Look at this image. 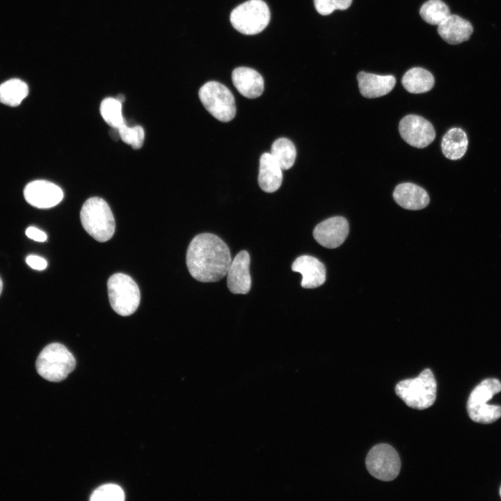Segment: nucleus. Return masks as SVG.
I'll return each mask as SVG.
<instances>
[{
  "instance_id": "nucleus-1",
  "label": "nucleus",
  "mask_w": 501,
  "mask_h": 501,
  "mask_svg": "<svg viewBox=\"0 0 501 501\" xmlns=\"http://www.w3.org/2000/svg\"><path fill=\"white\" fill-rule=\"evenodd\" d=\"M188 270L196 280L214 283L228 273L232 262L228 245L212 233H201L190 242L186 257Z\"/></svg>"
},
{
  "instance_id": "nucleus-2",
  "label": "nucleus",
  "mask_w": 501,
  "mask_h": 501,
  "mask_svg": "<svg viewBox=\"0 0 501 501\" xmlns=\"http://www.w3.org/2000/svg\"><path fill=\"white\" fill-rule=\"evenodd\" d=\"M80 219L84 230L97 241H108L115 232L113 215L108 203L101 198L92 197L84 203Z\"/></svg>"
},
{
  "instance_id": "nucleus-3",
  "label": "nucleus",
  "mask_w": 501,
  "mask_h": 501,
  "mask_svg": "<svg viewBox=\"0 0 501 501\" xmlns=\"http://www.w3.org/2000/svg\"><path fill=\"white\" fill-rule=\"evenodd\" d=\"M436 388L433 372L429 369H425L418 376L399 382L395 392L408 406L423 410L435 402Z\"/></svg>"
},
{
  "instance_id": "nucleus-4",
  "label": "nucleus",
  "mask_w": 501,
  "mask_h": 501,
  "mask_svg": "<svg viewBox=\"0 0 501 501\" xmlns=\"http://www.w3.org/2000/svg\"><path fill=\"white\" fill-rule=\"evenodd\" d=\"M76 366V360L62 344L51 343L40 353L35 363L38 373L51 382L64 380Z\"/></svg>"
},
{
  "instance_id": "nucleus-5",
  "label": "nucleus",
  "mask_w": 501,
  "mask_h": 501,
  "mask_svg": "<svg viewBox=\"0 0 501 501\" xmlns=\"http://www.w3.org/2000/svg\"><path fill=\"white\" fill-rule=\"evenodd\" d=\"M107 289L112 309L121 316H129L138 308L141 295L136 282L128 275L117 273L107 282Z\"/></svg>"
},
{
  "instance_id": "nucleus-6",
  "label": "nucleus",
  "mask_w": 501,
  "mask_h": 501,
  "mask_svg": "<svg viewBox=\"0 0 501 501\" xmlns=\"http://www.w3.org/2000/svg\"><path fill=\"white\" fill-rule=\"evenodd\" d=\"M270 18L269 8L264 1L248 0L232 10L230 20L241 33L255 35L267 26Z\"/></svg>"
},
{
  "instance_id": "nucleus-7",
  "label": "nucleus",
  "mask_w": 501,
  "mask_h": 501,
  "mask_svg": "<svg viewBox=\"0 0 501 501\" xmlns=\"http://www.w3.org/2000/svg\"><path fill=\"white\" fill-rule=\"evenodd\" d=\"M199 98L206 110L221 122L232 120L236 114L234 97L222 84L211 81L199 90Z\"/></svg>"
},
{
  "instance_id": "nucleus-8",
  "label": "nucleus",
  "mask_w": 501,
  "mask_h": 501,
  "mask_svg": "<svg viewBox=\"0 0 501 501\" xmlns=\"http://www.w3.org/2000/svg\"><path fill=\"white\" fill-rule=\"evenodd\" d=\"M365 463L373 477L385 482L395 479L401 468L398 453L391 445L385 443L378 444L369 450Z\"/></svg>"
},
{
  "instance_id": "nucleus-9",
  "label": "nucleus",
  "mask_w": 501,
  "mask_h": 501,
  "mask_svg": "<svg viewBox=\"0 0 501 501\" xmlns=\"http://www.w3.org/2000/svg\"><path fill=\"white\" fill-rule=\"evenodd\" d=\"M399 131L407 143L418 148L427 147L436 137L431 123L417 115L411 114L404 117L399 122Z\"/></svg>"
},
{
  "instance_id": "nucleus-10",
  "label": "nucleus",
  "mask_w": 501,
  "mask_h": 501,
  "mask_svg": "<svg viewBox=\"0 0 501 501\" xmlns=\"http://www.w3.org/2000/svg\"><path fill=\"white\" fill-rule=\"evenodd\" d=\"M24 196L31 205L40 209H47L56 206L62 200L63 192L52 182L35 180L26 186Z\"/></svg>"
},
{
  "instance_id": "nucleus-11",
  "label": "nucleus",
  "mask_w": 501,
  "mask_h": 501,
  "mask_svg": "<svg viewBox=\"0 0 501 501\" xmlns=\"http://www.w3.org/2000/svg\"><path fill=\"white\" fill-rule=\"evenodd\" d=\"M349 231L347 219L342 216H334L319 223L313 230V237L321 246L335 248L345 241Z\"/></svg>"
},
{
  "instance_id": "nucleus-12",
  "label": "nucleus",
  "mask_w": 501,
  "mask_h": 501,
  "mask_svg": "<svg viewBox=\"0 0 501 501\" xmlns=\"http://www.w3.org/2000/svg\"><path fill=\"white\" fill-rule=\"evenodd\" d=\"M250 255L246 250H241L232 260L227 273V285L232 293L246 294L250 291Z\"/></svg>"
},
{
  "instance_id": "nucleus-13",
  "label": "nucleus",
  "mask_w": 501,
  "mask_h": 501,
  "mask_svg": "<svg viewBox=\"0 0 501 501\" xmlns=\"http://www.w3.org/2000/svg\"><path fill=\"white\" fill-rule=\"evenodd\" d=\"M292 270L302 275L301 285L313 289L322 285L326 280V268L317 258L308 255L298 257L292 263Z\"/></svg>"
},
{
  "instance_id": "nucleus-14",
  "label": "nucleus",
  "mask_w": 501,
  "mask_h": 501,
  "mask_svg": "<svg viewBox=\"0 0 501 501\" xmlns=\"http://www.w3.org/2000/svg\"><path fill=\"white\" fill-rule=\"evenodd\" d=\"M233 85L238 92L247 98H256L264 91V79L255 70L247 67L235 68L232 74Z\"/></svg>"
},
{
  "instance_id": "nucleus-15",
  "label": "nucleus",
  "mask_w": 501,
  "mask_h": 501,
  "mask_svg": "<svg viewBox=\"0 0 501 501\" xmlns=\"http://www.w3.org/2000/svg\"><path fill=\"white\" fill-rule=\"evenodd\" d=\"M360 94L367 98H376L390 93L396 80L392 75H378L360 72L357 75Z\"/></svg>"
},
{
  "instance_id": "nucleus-16",
  "label": "nucleus",
  "mask_w": 501,
  "mask_h": 501,
  "mask_svg": "<svg viewBox=\"0 0 501 501\" xmlns=\"http://www.w3.org/2000/svg\"><path fill=\"white\" fill-rule=\"evenodd\" d=\"M473 32L470 22L456 15H450L438 25L439 35L447 43L458 45L468 40Z\"/></svg>"
},
{
  "instance_id": "nucleus-17",
  "label": "nucleus",
  "mask_w": 501,
  "mask_h": 501,
  "mask_svg": "<svg viewBox=\"0 0 501 501\" xmlns=\"http://www.w3.org/2000/svg\"><path fill=\"white\" fill-rule=\"evenodd\" d=\"M393 198L401 207L411 210L422 209L429 202L427 192L420 186L410 182L398 184L393 191Z\"/></svg>"
},
{
  "instance_id": "nucleus-18",
  "label": "nucleus",
  "mask_w": 501,
  "mask_h": 501,
  "mask_svg": "<svg viewBox=\"0 0 501 501\" xmlns=\"http://www.w3.org/2000/svg\"><path fill=\"white\" fill-rule=\"evenodd\" d=\"M283 181V173L280 166L271 153L265 152L260 159L258 184L261 189L267 193L277 191Z\"/></svg>"
},
{
  "instance_id": "nucleus-19",
  "label": "nucleus",
  "mask_w": 501,
  "mask_h": 501,
  "mask_svg": "<svg viewBox=\"0 0 501 501\" xmlns=\"http://www.w3.org/2000/svg\"><path fill=\"white\" fill-rule=\"evenodd\" d=\"M468 138L465 132L460 128H452L444 135L441 148L443 154L448 159L456 160L461 158L466 152Z\"/></svg>"
},
{
  "instance_id": "nucleus-20",
  "label": "nucleus",
  "mask_w": 501,
  "mask_h": 501,
  "mask_svg": "<svg viewBox=\"0 0 501 501\" xmlns=\"http://www.w3.org/2000/svg\"><path fill=\"white\" fill-rule=\"evenodd\" d=\"M401 83L409 93H423L433 88L434 77L431 72L422 67H413L404 74Z\"/></svg>"
},
{
  "instance_id": "nucleus-21",
  "label": "nucleus",
  "mask_w": 501,
  "mask_h": 501,
  "mask_svg": "<svg viewBox=\"0 0 501 501\" xmlns=\"http://www.w3.org/2000/svg\"><path fill=\"white\" fill-rule=\"evenodd\" d=\"M27 84L19 79H9L0 85V102L17 106L28 95Z\"/></svg>"
},
{
  "instance_id": "nucleus-22",
  "label": "nucleus",
  "mask_w": 501,
  "mask_h": 501,
  "mask_svg": "<svg viewBox=\"0 0 501 501\" xmlns=\"http://www.w3.org/2000/svg\"><path fill=\"white\" fill-rule=\"evenodd\" d=\"M271 154L282 170H287L294 164L296 151L289 139L280 138L273 143Z\"/></svg>"
},
{
  "instance_id": "nucleus-23",
  "label": "nucleus",
  "mask_w": 501,
  "mask_h": 501,
  "mask_svg": "<svg viewBox=\"0 0 501 501\" xmlns=\"http://www.w3.org/2000/svg\"><path fill=\"white\" fill-rule=\"evenodd\" d=\"M501 391V382L497 379H486L479 383L469 395L467 406L487 403Z\"/></svg>"
},
{
  "instance_id": "nucleus-24",
  "label": "nucleus",
  "mask_w": 501,
  "mask_h": 501,
  "mask_svg": "<svg viewBox=\"0 0 501 501\" xmlns=\"http://www.w3.org/2000/svg\"><path fill=\"white\" fill-rule=\"evenodd\" d=\"M422 19L432 25H439L450 15V10L441 0H429L420 9Z\"/></svg>"
},
{
  "instance_id": "nucleus-25",
  "label": "nucleus",
  "mask_w": 501,
  "mask_h": 501,
  "mask_svg": "<svg viewBox=\"0 0 501 501\" xmlns=\"http://www.w3.org/2000/svg\"><path fill=\"white\" fill-rule=\"evenodd\" d=\"M122 105L120 102L113 97H106L101 102L100 113L111 127L118 128L126 122L122 113Z\"/></svg>"
},
{
  "instance_id": "nucleus-26",
  "label": "nucleus",
  "mask_w": 501,
  "mask_h": 501,
  "mask_svg": "<svg viewBox=\"0 0 501 501\" xmlns=\"http://www.w3.org/2000/svg\"><path fill=\"white\" fill-rule=\"evenodd\" d=\"M469 417L472 420L482 424H490L501 417V406L487 403L467 406Z\"/></svg>"
},
{
  "instance_id": "nucleus-27",
  "label": "nucleus",
  "mask_w": 501,
  "mask_h": 501,
  "mask_svg": "<svg viewBox=\"0 0 501 501\" xmlns=\"http://www.w3.org/2000/svg\"><path fill=\"white\" fill-rule=\"evenodd\" d=\"M121 140L134 150L140 149L144 142L145 132L140 125L129 127L124 123L118 128Z\"/></svg>"
},
{
  "instance_id": "nucleus-28",
  "label": "nucleus",
  "mask_w": 501,
  "mask_h": 501,
  "mask_svg": "<svg viewBox=\"0 0 501 501\" xmlns=\"http://www.w3.org/2000/svg\"><path fill=\"white\" fill-rule=\"evenodd\" d=\"M91 501H123L125 493L120 486L113 484L100 486L91 494Z\"/></svg>"
},
{
  "instance_id": "nucleus-29",
  "label": "nucleus",
  "mask_w": 501,
  "mask_h": 501,
  "mask_svg": "<svg viewBox=\"0 0 501 501\" xmlns=\"http://www.w3.org/2000/svg\"><path fill=\"white\" fill-rule=\"evenodd\" d=\"M351 3L352 0H314L316 10L322 15H330L335 10H346Z\"/></svg>"
},
{
  "instance_id": "nucleus-30",
  "label": "nucleus",
  "mask_w": 501,
  "mask_h": 501,
  "mask_svg": "<svg viewBox=\"0 0 501 501\" xmlns=\"http://www.w3.org/2000/svg\"><path fill=\"white\" fill-rule=\"evenodd\" d=\"M26 262L32 269L39 271L44 270L47 265V262L44 258L35 255H29L26 258Z\"/></svg>"
},
{
  "instance_id": "nucleus-31",
  "label": "nucleus",
  "mask_w": 501,
  "mask_h": 501,
  "mask_svg": "<svg viewBox=\"0 0 501 501\" xmlns=\"http://www.w3.org/2000/svg\"><path fill=\"white\" fill-rule=\"evenodd\" d=\"M26 235L36 241L43 242L47 240V234L43 231L35 227H29L26 230Z\"/></svg>"
},
{
  "instance_id": "nucleus-32",
  "label": "nucleus",
  "mask_w": 501,
  "mask_h": 501,
  "mask_svg": "<svg viewBox=\"0 0 501 501\" xmlns=\"http://www.w3.org/2000/svg\"><path fill=\"white\" fill-rule=\"evenodd\" d=\"M109 135L113 140L117 141L120 138L118 128L111 127L109 130Z\"/></svg>"
},
{
  "instance_id": "nucleus-33",
  "label": "nucleus",
  "mask_w": 501,
  "mask_h": 501,
  "mask_svg": "<svg viewBox=\"0 0 501 501\" xmlns=\"http://www.w3.org/2000/svg\"><path fill=\"white\" fill-rule=\"evenodd\" d=\"M116 99H117L119 102H120L122 104V103L125 102V97L124 95H122V94H119V95L116 97Z\"/></svg>"
},
{
  "instance_id": "nucleus-34",
  "label": "nucleus",
  "mask_w": 501,
  "mask_h": 501,
  "mask_svg": "<svg viewBox=\"0 0 501 501\" xmlns=\"http://www.w3.org/2000/svg\"><path fill=\"white\" fill-rule=\"evenodd\" d=\"M2 289H3V282L1 280V278H0V294L1 293Z\"/></svg>"
},
{
  "instance_id": "nucleus-35",
  "label": "nucleus",
  "mask_w": 501,
  "mask_h": 501,
  "mask_svg": "<svg viewBox=\"0 0 501 501\" xmlns=\"http://www.w3.org/2000/svg\"><path fill=\"white\" fill-rule=\"evenodd\" d=\"M500 498H501V486H500Z\"/></svg>"
}]
</instances>
